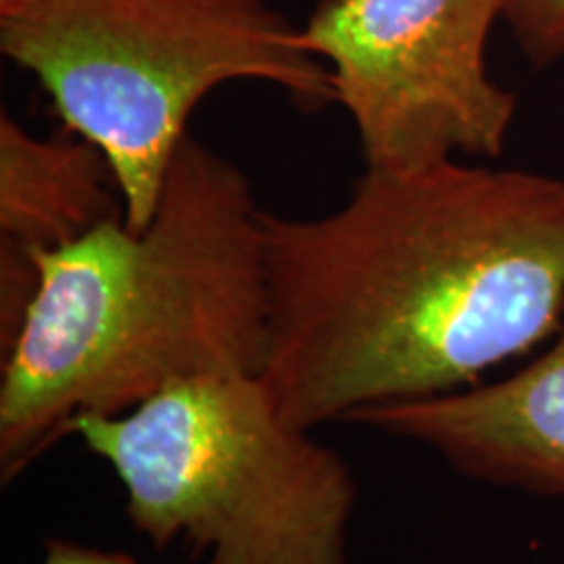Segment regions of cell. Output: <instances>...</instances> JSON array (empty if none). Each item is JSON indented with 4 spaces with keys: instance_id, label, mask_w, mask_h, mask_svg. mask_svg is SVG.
<instances>
[{
    "instance_id": "8",
    "label": "cell",
    "mask_w": 564,
    "mask_h": 564,
    "mask_svg": "<svg viewBox=\"0 0 564 564\" xmlns=\"http://www.w3.org/2000/svg\"><path fill=\"white\" fill-rule=\"evenodd\" d=\"M535 68L564 61V0H505V17Z\"/></svg>"
},
{
    "instance_id": "7",
    "label": "cell",
    "mask_w": 564,
    "mask_h": 564,
    "mask_svg": "<svg viewBox=\"0 0 564 564\" xmlns=\"http://www.w3.org/2000/svg\"><path fill=\"white\" fill-rule=\"evenodd\" d=\"M123 212L108 160L79 137H34L0 116V350L40 285V259Z\"/></svg>"
},
{
    "instance_id": "6",
    "label": "cell",
    "mask_w": 564,
    "mask_h": 564,
    "mask_svg": "<svg viewBox=\"0 0 564 564\" xmlns=\"http://www.w3.org/2000/svg\"><path fill=\"white\" fill-rule=\"evenodd\" d=\"M345 423L419 444L474 481L564 497V319L539 356L499 382L369 405Z\"/></svg>"
},
{
    "instance_id": "4",
    "label": "cell",
    "mask_w": 564,
    "mask_h": 564,
    "mask_svg": "<svg viewBox=\"0 0 564 564\" xmlns=\"http://www.w3.org/2000/svg\"><path fill=\"white\" fill-rule=\"evenodd\" d=\"M110 465L126 518L160 552L204 564H348L350 465L274 405L259 373H225L70 426Z\"/></svg>"
},
{
    "instance_id": "2",
    "label": "cell",
    "mask_w": 564,
    "mask_h": 564,
    "mask_svg": "<svg viewBox=\"0 0 564 564\" xmlns=\"http://www.w3.org/2000/svg\"><path fill=\"white\" fill-rule=\"evenodd\" d=\"M267 337L262 207L241 167L188 133L144 230L118 212L40 259L37 293L3 352V484L79 415L259 373Z\"/></svg>"
},
{
    "instance_id": "10",
    "label": "cell",
    "mask_w": 564,
    "mask_h": 564,
    "mask_svg": "<svg viewBox=\"0 0 564 564\" xmlns=\"http://www.w3.org/2000/svg\"><path fill=\"white\" fill-rule=\"evenodd\" d=\"M21 3V0H0V13H9L17 9V6Z\"/></svg>"
},
{
    "instance_id": "3",
    "label": "cell",
    "mask_w": 564,
    "mask_h": 564,
    "mask_svg": "<svg viewBox=\"0 0 564 564\" xmlns=\"http://www.w3.org/2000/svg\"><path fill=\"white\" fill-rule=\"evenodd\" d=\"M0 51L102 152L133 230L152 223L209 91L267 82L303 108L337 102L327 63L264 0H21L0 13Z\"/></svg>"
},
{
    "instance_id": "5",
    "label": "cell",
    "mask_w": 564,
    "mask_h": 564,
    "mask_svg": "<svg viewBox=\"0 0 564 564\" xmlns=\"http://www.w3.org/2000/svg\"><path fill=\"white\" fill-rule=\"evenodd\" d=\"M505 0H324L303 42L327 63L366 171L499 158L518 97L494 82L489 34Z\"/></svg>"
},
{
    "instance_id": "9",
    "label": "cell",
    "mask_w": 564,
    "mask_h": 564,
    "mask_svg": "<svg viewBox=\"0 0 564 564\" xmlns=\"http://www.w3.org/2000/svg\"><path fill=\"white\" fill-rule=\"evenodd\" d=\"M40 564H141L131 554L118 552V549H102L79 544L68 539H47L42 549Z\"/></svg>"
},
{
    "instance_id": "1",
    "label": "cell",
    "mask_w": 564,
    "mask_h": 564,
    "mask_svg": "<svg viewBox=\"0 0 564 564\" xmlns=\"http://www.w3.org/2000/svg\"><path fill=\"white\" fill-rule=\"evenodd\" d=\"M259 379L295 426L468 390L564 319V178L444 160L364 171L324 217L262 209Z\"/></svg>"
}]
</instances>
